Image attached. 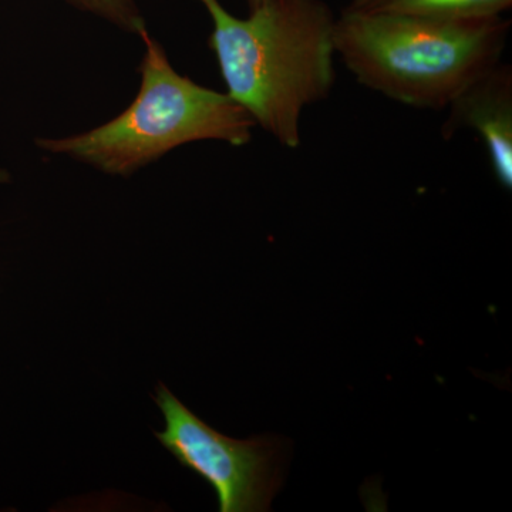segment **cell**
Returning a JSON list of instances; mask_svg holds the SVG:
<instances>
[{
  "instance_id": "1",
  "label": "cell",
  "mask_w": 512,
  "mask_h": 512,
  "mask_svg": "<svg viewBox=\"0 0 512 512\" xmlns=\"http://www.w3.org/2000/svg\"><path fill=\"white\" fill-rule=\"evenodd\" d=\"M212 22L208 46L227 93L281 146L302 144V117L336 83V16L325 0H262L247 18L197 0Z\"/></svg>"
},
{
  "instance_id": "2",
  "label": "cell",
  "mask_w": 512,
  "mask_h": 512,
  "mask_svg": "<svg viewBox=\"0 0 512 512\" xmlns=\"http://www.w3.org/2000/svg\"><path fill=\"white\" fill-rule=\"evenodd\" d=\"M511 20L448 22L372 15L336 16V57L356 82L421 110H446L471 80L501 62Z\"/></svg>"
},
{
  "instance_id": "3",
  "label": "cell",
  "mask_w": 512,
  "mask_h": 512,
  "mask_svg": "<svg viewBox=\"0 0 512 512\" xmlns=\"http://www.w3.org/2000/svg\"><path fill=\"white\" fill-rule=\"evenodd\" d=\"M143 39L140 89L123 113L86 133L40 138L47 153L62 154L111 175H131L185 144L222 141L242 147L255 123L227 93L208 89L171 66L163 46Z\"/></svg>"
},
{
  "instance_id": "4",
  "label": "cell",
  "mask_w": 512,
  "mask_h": 512,
  "mask_svg": "<svg viewBox=\"0 0 512 512\" xmlns=\"http://www.w3.org/2000/svg\"><path fill=\"white\" fill-rule=\"evenodd\" d=\"M157 404L165 429L157 439L181 466L214 488L221 512L269 510L281 488L282 441L272 437L235 440L198 419L165 386Z\"/></svg>"
},
{
  "instance_id": "5",
  "label": "cell",
  "mask_w": 512,
  "mask_h": 512,
  "mask_svg": "<svg viewBox=\"0 0 512 512\" xmlns=\"http://www.w3.org/2000/svg\"><path fill=\"white\" fill-rule=\"evenodd\" d=\"M441 137L451 140L471 130L481 138L491 170L504 190H512V67L498 62L461 90L446 107Z\"/></svg>"
},
{
  "instance_id": "6",
  "label": "cell",
  "mask_w": 512,
  "mask_h": 512,
  "mask_svg": "<svg viewBox=\"0 0 512 512\" xmlns=\"http://www.w3.org/2000/svg\"><path fill=\"white\" fill-rule=\"evenodd\" d=\"M511 8L512 0H350L345 9L372 15L464 22L500 18Z\"/></svg>"
},
{
  "instance_id": "7",
  "label": "cell",
  "mask_w": 512,
  "mask_h": 512,
  "mask_svg": "<svg viewBox=\"0 0 512 512\" xmlns=\"http://www.w3.org/2000/svg\"><path fill=\"white\" fill-rule=\"evenodd\" d=\"M70 5L107 20L111 25L140 35L146 28L137 0H66Z\"/></svg>"
},
{
  "instance_id": "8",
  "label": "cell",
  "mask_w": 512,
  "mask_h": 512,
  "mask_svg": "<svg viewBox=\"0 0 512 512\" xmlns=\"http://www.w3.org/2000/svg\"><path fill=\"white\" fill-rule=\"evenodd\" d=\"M261 2H262V0H247L249 9L255 8V6L259 5V3H261Z\"/></svg>"
}]
</instances>
